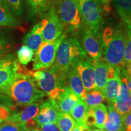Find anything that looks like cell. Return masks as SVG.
<instances>
[{"label":"cell","mask_w":131,"mask_h":131,"mask_svg":"<svg viewBox=\"0 0 131 131\" xmlns=\"http://www.w3.org/2000/svg\"><path fill=\"white\" fill-rule=\"evenodd\" d=\"M1 95L9 97L15 105L24 106L40 102L46 94L37 86L32 73L20 69L13 83Z\"/></svg>","instance_id":"obj_1"},{"label":"cell","mask_w":131,"mask_h":131,"mask_svg":"<svg viewBox=\"0 0 131 131\" xmlns=\"http://www.w3.org/2000/svg\"><path fill=\"white\" fill-rule=\"evenodd\" d=\"M100 38L104 62L112 68H122L126 48V34L123 25L106 27Z\"/></svg>","instance_id":"obj_2"},{"label":"cell","mask_w":131,"mask_h":131,"mask_svg":"<svg viewBox=\"0 0 131 131\" xmlns=\"http://www.w3.org/2000/svg\"><path fill=\"white\" fill-rule=\"evenodd\" d=\"M32 75L37 86L49 96V99L56 102L68 87L66 75L53 66L45 69L37 70Z\"/></svg>","instance_id":"obj_3"},{"label":"cell","mask_w":131,"mask_h":131,"mask_svg":"<svg viewBox=\"0 0 131 131\" xmlns=\"http://www.w3.org/2000/svg\"><path fill=\"white\" fill-rule=\"evenodd\" d=\"M88 57L75 37H65L57 50L56 58L52 66L64 74L82 59Z\"/></svg>","instance_id":"obj_4"},{"label":"cell","mask_w":131,"mask_h":131,"mask_svg":"<svg viewBox=\"0 0 131 131\" xmlns=\"http://www.w3.org/2000/svg\"><path fill=\"white\" fill-rule=\"evenodd\" d=\"M56 12L63 29L77 33L83 25L77 0H57Z\"/></svg>","instance_id":"obj_5"},{"label":"cell","mask_w":131,"mask_h":131,"mask_svg":"<svg viewBox=\"0 0 131 131\" xmlns=\"http://www.w3.org/2000/svg\"><path fill=\"white\" fill-rule=\"evenodd\" d=\"M85 27L98 36L102 26L103 10L101 3L106 0H77Z\"/></svg>","instance_id":"obj_6"},{"label":"cell","mask_w":131,"mask_h":131,"mask_svg":"<svg viewBox=\"0 0 131 131\" xmlns=\"http://www.w3.org/2000/svg\"><path fill=\"white\" fill-rule=\"evenodd\" d=\"M66 36V34L63 33L54 41L42 42L35 52V56L33 59L32 70L37 71L52 66L56 58L58 47Z\"/></svg>","instance_id":"obj_7"},{"label":"cell","mask_w":131,"mask_h":131,"mask_svg":"<svg viewBox=\"0 0 131 131\" xmlns=\"http://www.w3.org/2000/svg\"><path fill=\"white\" fill-rule=\"evenodd\" d=\"M40 21L43 42H50L63 34V27L56 12L55 6H52L41 16Z\"/></svg>","instance_id":"obj_8"},{"label":"cell","mask_w":131,"mask_h":131,"mask_svg":"<svg viewBox=\"0 0 131 131\" xmlns=\"http://www.w3.org/2000/svg\"><path fill=\"white\" fill-rule=\"evenodd\" d=\"M40 102L27 106H21V109H15L7 120L25 124L31 129L35 128L37 124L34 119L37 117L40 107Z\"/></svg>","instance_id":"obj_9"},{"label":"cell","mask_w":131,"mask_h":131,"mask_svg":"<svg viewBox=\"0 0 131 131\" xmlns=\"http://www.w3.org/2000/svg\"><path fill=\"white\" fill-rule=\"evenodd\" d=\"M62 112L56 101L48 99L41 103L40 111L34 121L37 125L56 123Z\"/></svg>","instance_id":"obj_10"},{"label":"cell","mask_w":131,"mask_h":131,"mask_svg":"<svg viewBox=\"0 0 131 131\" xmlns=\"http://www.w3.org/2000/svg\"><path fill=\"white\" fill-rule=\"evenodd\" d=\"M82 43L87 55L89 56L94 63L101 60L102 52L100 41L97 36L95 35L90 29L84 27L82 33Z\"/></svg>","instance_id":"obj_11"},{"label":"cell","mask_w":131,"mask_h":131,"mask_svg":"<svg viewBox=\"0 0 131 131\" xmlns=\"http://www.w3.org/2000/svg\"><path fill=\"white\" fill-rule=\"evenodd\" d=\"M74 68L79 73L86 91L95 89L94 64L92 60L86 57L78 61Z\"/></svg>","instance_id":"obj_12"},{"label":"cell","mask_w":131,"mask_h":131,"mask_svg":"<svg viewBox=\"0 0 131 131\" xmlns=\"http://www.w3.org/2000/svg\"><path fill=\"white\" fill-rule=\"evenodd\" d=\"M120 77L122 82L117 98L113 104L119 114L124 115L131 110V94L127 88L125 77L121 72V70Z\"/></svg>","instance_id":"obj_13"},{"label":"cell","mask_w":131,"mask_h":131,"mask_svg":"<svg viewBox=\"0 0 131 131\" xmlns=\"http://www.w3.org/2000/svg\"><path fill=\"white\" fill-rule=\"evenodd\" d=\"M66 80L69 89L76 95L80 100L84 101L86 95L83 82L77 70L75 68H72L67 72Z\"/></svg>","instance_id":"obj_14"},{"label":"cell","mask_w":131,"mask_h":131,"mask_svg":"<svg viewBox=\"0 0 131 131\" xmlns=\"http://www.w3.org/2000/svg\"><path fill=\"white\" fill-rule=\"evenodd\" d=\"M43 42L40 22L36 24L32 30L24 36V45L29 47L35 53Z\"/></svg>","instance_id":"obj_15"},{"label":"cell","mask_w":131,"mask_h":131,"mask_svg":"<svg viewBox=\"0 0 131 131\" xmlns=\"http://www.w3.org/2000/svg\"><path fill=\"white\" fill-rule=\"evenodd\" d=\"M18 61L8 68L0 70V94H2L3 92L12 84L20 70Z\"/></svg>","instance_id":"obj_16"},{"label":"cell","mask_w":131,"mask_h":131,"mask_svg":"<svg viewBox=\"0 0 131 131\" xmlns=\"http://www.w3.org/2000/svg\"><path fill=\"white\" fill-rule=\"evenodd\" d=\"M123 116L116 111L114 104L109 103L107 118L104 129L107 131H122Z\"/></svg>","instance_id":"obj_17"},{"label":"cell","mask_w":131,"mask_h":131,"mask_svg":"<svg viewBox=\"0 0 131 131\" xmlns=\"http://www.w3.org/2000/svg\"><path fill=\"white\" fill-rule=\"evenodd\" d=\"M79 100L74 93L67 87L64 92L62 94L57 101L60 110L63 113L70 114L75 104Z\"/></svg>","instance_id":"obj_18"},{"label":"cell","mask_w":131,"mask_h":131,"mask_svg":"<svg viewBox=\"0 0 131 131\" xmlns=\"http://www.w3.org/2000/svg\"><path fill=\"white\" fill-rule=\"evenodd\" d=\"M122 79L120 77V71L114 78L108 79L104 89L103 91L104 98L109 103L114 104L118 93Z\"/></svg>","instance_id":"obj_19"},{"label":"cell","mask_w":131,"mask_h":131,"mask_svg":"<svg viewBox=\"0 0 131 131\" xmlns=\"http://www.w3.org/2000/svg\"><path fill=\"white\" fill-rule=\"evenodd\" d=\"M95 69V89L103 92L107 81V64L105 62L99 60L94 63Z\"/></svg>","instance_id":"obj_20"},{"label":"cell","mask_w":131,"mask_h":131,"mask_svg":"<svg viewBox=\"0 0 131 131\" xmlns=\"http://www.w3.org/2000/svg\"><path fill=\"white\" fill-rule=\"evenodd\" d=\"M20 24L19 19L13 15L7 5L0 0V27H16Z\"/></svg>","instance_id":"obj_21"},{"label":"cell","mask_w":131,"mask_h":131,"mask_svg":"<svg viewBox=\"0 0 131 131\" xmlns=\"http://www.w3.org/2000/svg\"><path fill=\"white\" fill-rule=\"evenodd\" d=\"M54 1L55 0H27L30 14L41 16L53 6Z\"/></svg>","instance_id":"obj_22"},{"label":"cell","mask_w":131,"mask_h":131,"mask_svg":"<svg viewBox=\"0 0 131 131\" xmlns=\"http://www.w3.org/2000/svg\"><path fill=\"white\" fill-rule=\"evenodd\" d=\"M122 23L126 34V48L122 68L124 69L131 62V18L124 19Z\"/></svg>","instance_id":"obj_23"},{"label":"cell","mask_w":131,"mask_h":131,"mask_svg":"<svg viewBox=\"0 0 131 131\" xmlns=\"http://www.w3.org/2000/svg\"><path fill=\"white\" fill-rule=\"evenodd\" d=\"M15 104L7 96L0 94V124L7 119L14 109Z\"/></svg>","instance_id":"obj_24"},{"label":"cell","mask_w":131,"mask_h":131,"mask_svg":"<svg viewBox=\"0 0 131 131\" xmlns=\"http://www.w3.org/2000/svg\"><path fill=\"white\" fill-rule=\"evenodd\" d=\"M14 45V38L9 31L0 29V56L9 53Z\"/></svg>","instance_id":"obj_25"},{"label":"cell","mask_w":131,"mask_h":131,"mask_svg":"<svg viewBox=\"0 0 131 131\" xmlns=\"http://www.w3.org/2000/svg\"><path fill=\"white\" fill-rule=\"evenodd\" d=\"M104 99L105 98L103 92L98 90L94 89L86 92V98L83 101L86 103L89 109H92L101 104Z\"/></svg>","instance_id":"obj_26"},{"label":"cell","mask_w":131,"mask_h":131,"mask_svg":"<svg viewBox=\"0 0 131 131\" xmlns=\"http://www.w3.org/2000/svg\"><path fill=\"white\" fill-rule=\"evenodd\" d=\"M91 110L92 111L95 119V127L101 129H104L107 118V109L106 106L101 103Z\"/></svg>","instance_id":"obj_27"},{"label":"cell","mask_w":131,"mask_h":131,"mask_svg":"<svg viewBox=\"0 0 131 131\" xmlns=\"http://www.w3.org/2000/svg\"><path fill=\"white\" fill-rule=\"evenodd\" d=\"M89 108L83 101L78 100V101L73 107L70 114L78 124H84V119L87 112L89 111Z\"/></svg>","instance_id":"obj_28"},{"label":"cell","mask_w":131,"mask_h":131,"mask_svg":"<svg viewBox=\"0 0 131 131\" xmlns=\"http://www.w3.org/2000/svg\"><path fill=\"white\" fill-rule=\"evenodd\" d=\"M60 131H72L77 123L69 114L62 112L56 123Z\"/></svg>","instance_id":"obj_29"},{"label":"cell","mask_w":131,"mask_h":131,"mask_svg":"<svg viewBox=\"0 0 131 131\" xmlns=\"http://www.w3.org/2000/svg\"><path fill=\"white\" fill-rule=\"evenodd\" d=\"M115 5L122 21L131 18V0H115Z\"/></svg>","instance_id":"obj_30"},{"label":"cell","mask_w":131,"mask_h":131,"mask_svg":"<svg viewBox=\"0 0 131 131\" xmlns=\"http://www.w3.org/2000/svg\"><path fill=\"white\" fill-rule=\"evenodd\" d=\"M7 6L11 12L17 18H22L24 15L23 0H1Z\"/></svg>","instance_id":"obj_31"},{"label":"cell","mask_w":131,"mask_h":131,"mask_svg":"<svg viewBox=\"0 0 131 131\" xmlns=\"http://www.w3.org/2000/svg\"><path fill=\"white\" fill-rule=\"evenodd\" d=\"M31 129L25 124L19 123L6 120L0 124V131H32Z\"/></svg>","instance_id":"obj_32"},{"label":"cell","mask_w":131,"mask_h":131,"mask_svg":"<svg viewBox=\"0 0 131 131\" xmlns=\"http://www.w3.org/2000/svg\"><path fill=\"white\" fill-rule=\"evenodd\" d=\"M34 52L25 45L22 46L17 52L18 61L21 64L27 65L33 60Z\"/></svg>","instance_id":"obj_33"},{"label":"cell","mask_w":131,"mask_h":131,"mask_svg":"<svg viewBox=\"0 0 131 131\" xmlns=\"http://www.w3.org/2000/svg\"><path fill=\"white\" fill-rule=\"evenodd\" d=\"M18 61L13 53H9L0 56V70L10 66Z\"/></svg>","instance_id":"obj_34"},{"label":"cell","mask_w":131,"mask_h":131,"mask_svg":"<svg viewBox=\"0 0 131 131\" xmlns=\"http://www.w3.org/2000/svg\"><path fill=\"white\" fill-rule=\"evenodd\" d=\"M35 129L39 131H60L56 123H47L42 125H37Z\"/></svg>","instance_id":"obj_35"},{"label":"cell","mask_w":131,"mask_h":131,"mask_svg":"<svg viewBox=\"0 0 131 131\" xmlns=\"http://www.w3.org/2000/svg\"><path fill=\"white\" fill-rule=\"evenodd\" d=\"M122 131H131V110L123 116Z\"/></svg>","instance_id":"obj_36"},{"label":"cell","mask_w":131,"mask_h":131,"mask_svg":"<svg viewBox=\"0 0 131 131\" xmlns=\"http://www.w3.org/2000/svg\"><path fill=\"white\" fill-rule=\"evenodd\" d=\"M84 123L88 126H95V119L94 114L91 109L88 111L85 116Z\"/></svg>","instance_id":"obj_37"},{"label":"cell","mask_w":131,"mask_h":131,"mask_svg":"<svg viewBox=\"0 0 131 131\" xmlns=\"http://www.w3.org/2000/svg\"><path fill=\"white\" fill-rule=\"evenodd\" d=\"M121 72L123 73V74L124 75V76L126 78V84L127 86V88H128L129 92L131 94V77L127 75V72H126V70H125L123 68H120Z\"/></svg>","instance_id":"obj_38"},{"label":"cell","mask_w":131,"mask_h":131,"mask_svg":"<svg viewBox=\"0 0 131 131\" xmlns=\"http://www.w3.org/2000/svg\"><path fill=\"white\" fill-rule=\"evenodd\" d=\"M126 69H127L126 72H127V75H129V76L131 77V62L129 64V65L127 66Z\"/></svg>","instance_id":"obj_39"},{"label":"cell","mask_w":131,"mask_h":131,"mask_svg":"<svg viewBox=\"0 0 131 131\" xmlns=\"http://www.w3.org/2000/svg\"><path fill=\"white\" fill-rule=\"evenodd\" d=\"M72 131H82L80 125H79V124H77V126L75 127V128L73 129Z\"/></svg>","instance_id":"obj_40"},{"label":"cell","mask_w":131,"mask_h":131,"mask_svg":"<svg viewBox=\"0 0 131 131\" xmlns=\"http://www.w3.org/2000/svg\"><path fill=\"white\" fill-rule=\"evenodd\" d=\"M93 131H106V130H103V129H94Z\"/></svg>","instance_id":"obj_41"},{"label":"cell","mask_w":131,"mask_h":131,"mask_svg":"<svg viewBox=\"0 0 131 131\" xmlns=\"http://www.w3.org/2000/svg\"><path fill=\"white\" fill-rule=\"evenodd\" d=\"M32 131H39V130H37V129H35V128H34V129H33Z\"/></svg>","instance_id":"obj_42"},{"label":"cell","mask_w":131,"mask_h":131,"mask_svg":"<svg viewBox=\"0 0 131 131\" xmlns=\"http://www.w3.org/2000/svg\"><path fill=\"white\" fill-rule=\"evenodd\" d=\"M106 1H109V0H106Z\"/></svg>","instance_id":"obj_43"}]
</instances>
